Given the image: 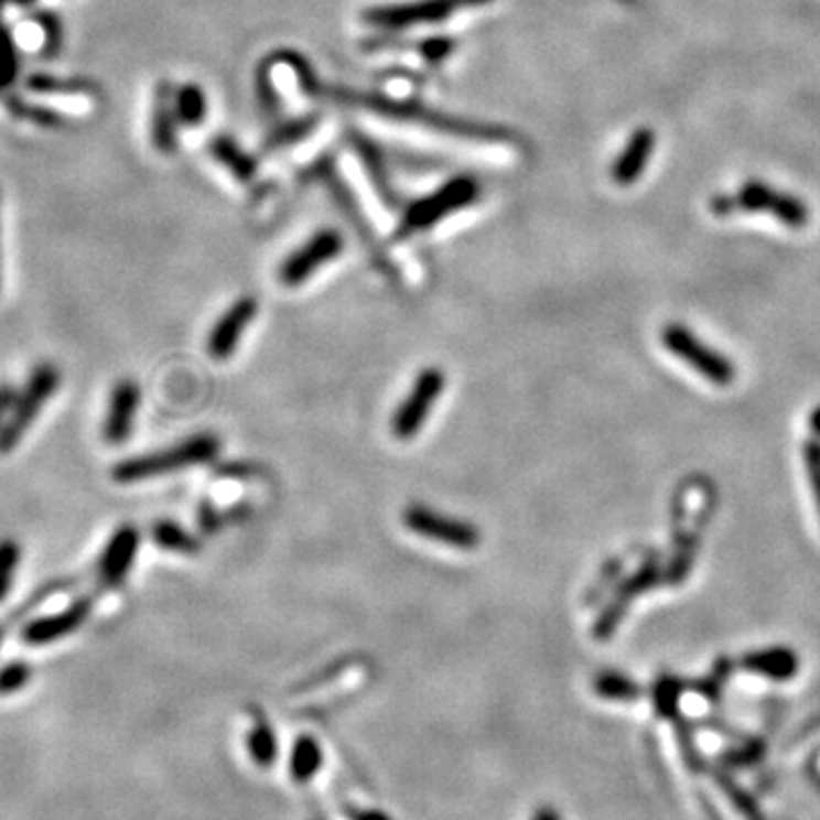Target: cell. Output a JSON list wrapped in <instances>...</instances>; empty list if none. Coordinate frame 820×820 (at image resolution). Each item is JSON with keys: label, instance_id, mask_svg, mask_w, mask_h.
<instances>
[{"label": "cell", "instance_id": "27", "mask_svg": "<svg viewBox=\"0 0 820 820\" xmlns=\"http://www.w3.org/2000/svg\"><path fill=\"white\" fill-rule=\"evenodd\" d=\"M256 100L265 117H277L281 110V96L271 78V60L267 57L256 72Z\"/></svg>", "mask_w": 820, "mask_h": 820}, {"label": "cell", "instance_id": "32", "mask_svg": "<svg viewBox=\"0 0 820 820\" xmlns=\"http://www.w3.org/2000/svg\"><path fill=\"white\" fill-rule=\"evenodd\" d=\"M597 691L600 695L604 698H615V700H629V698H636V689L634 683L621 675H602L597 679Z\"/></svg>", "mask_w": 820, "mask_h": 820}, {"label": "cell", "instance_id": "18", "mask_svg": "<svg viewBox=\"0 0 820 820\" xmlns=\"http://www.w3.org/2000/svg\"><path fill=\"white\" fill-rule=\"evenodd\" d=\"M23 87L34 96H78V98H98L100 87L89 78H62L46 72L28 74Z\"/></svg>", "mask_w": 820, "mask_h": 820}, {"label": "cell", "instance_id": "35", "mask_svg": "<svg viewBox=\"0 0 820 820\" xmlns=\"http://www.w3.org/2000/svg\"><path fill=\"white\" fill-rule=\"evenodd\" d=\"M17 395H19V390L12 384H8V381L0 384V427H3L6 420L10 418L14 401H17Z\"/></svg>", "mask_w": 820, "mask_h": 820}, {"label": "cell", "instance_id": "2", "mask_svg": "<svg viewBox=\"0 0 820 820\" xmlns=\"http://www.w3.org/2000/svg\"><path fill=\"white\" fill-rule=\"evenodd\" d=\"M484 194V185L476 176L458 174L442 183L438 190L429 192L422 198L408 203L395 230V239H410L418 233L431 230L447 217L463 213L474 205Z\"/></svg>", "mask_w": 820, "mask_h": 820}, {"label": "cell", "instance_id": "31", "mask_svg": "<svg viewBox=\"0 0 820 820\" xmlns=\"http://www.w3.org/2000/svg\"><path fill=\"white\" fill-rule=\"evenodd\" d=\"M32 679V668L25 661H10L0 668V695H12L25 689Z\"/></svg>", "mask_w": 820, "mask_h": 820}, {"label": "cell", "instance_id": "8", "mask_svg": "<svg viewBox=\"0 0 820 820\" xmlns=\"http://www.w3.org/2000/svg\"><path fill=\"white\" fill-rule=\"evenodd\" d=\"M403 522L416 536H422L431 542L447 544L452 550L472 552L476 550L478 542H482V531H478L476 525L461 518L444 516V512L433 510L424 504L408 506L403 512Z\"/></svg>", "mask_w": 820, "mask_h": 820}, {"label": "cell", "instance_id": "9", "mask_svg": "<svg viewBox=\"0 0 820 820\" xmlns=\"http://www.w3.org/2000/svg\"><path fill=\"white\" fill-rule=\"evenodd\" d=\"M342 251H345V235L337 228L317 230L308 242H303L283 260L279 271L281 283L288 288L303 285L308 279H313L324 265L337 260Z\"/></svg>", "mask_w": 820, "mask_h": 820}, {"label": "cell", "instance_id": "17", "mask_svg": "<svg viewBox=\"0 0 820 820\" xmlns=\"http://www.w3.org/2000/svg\"><path fill=\"white\" fill-rule=\"evenodd\" d=\"M208 151L213 160L222 164L228 174L242 185H251L258 179V160L245 147H239L233 137L228 134L213 137Z\"/></svg>", "mask_w": 820, "mask_h": 820}, {"label": "cell", "instance_id": "20", "mask_svg": "<svg viewBox=\"0 0 820 820\" xmlns=\"http://www.w3.org/2000/svg\"><path fill=\"white\" fill-rule=\"evenodd\" d=\"M0 102H3L6 112L10 117L19 119V121H30L34 126H42V128H64L68 123L66 117L60 115L57 110H51L46 106H37V102H30L19 91H12V94L3 96V98H0Z\"/></svg>", "mask_w": 820, "mask_h": 820}, {"label": "cell", "instance_id": "4", "mask_svg": "<svg viewBox=\"0 0 820 820\" xmlns=\"http://www.w3.org/2000/svg\"><path fill=\"white\" fill-rule=\"evenodd\" d=\"M62 371L53 363H40L28 376V381L17 395L14 408L6 424L0 427V456L19 447L25 431L40 418L46 401L60 390Z\"/></svg>", "mask_w": 820, "mask_h": 820}, {"label": "cell", "instance_id": "13", "mask_svg": "<svg viewBox=\"0 0 820 820\" xmlns=\"http://www.w3.org/2000/svg\"><path fill=\"white\" fill-rule=\"evenodd\" d=\"M140 401H142V390L132 379H121L112 388L108 410H106V420H102V440H106L108 444H115V447L128 442L134 429Z\"/></svg>", "mask_w": 820, "mask_h": 820}, {"label": "cell", "instance_id": "3", "mask_svg": "<svg viewBox=\"0 0 820 820\" xmlns=\"http://www.w3.org/2000/svg\"><path fill=\"white\" fill-rule=\"evenodd\" d=\"M222 450V442L213 433H198L183 442L171 444L166 450L153 454H140L134 458L121 461L112 470V478L117 484H140L151 482V478L166 476L171 472L187 470L194 465L211 463Z\"/></svg>", "mask_w": 820, "mask_h": 820}, {"label": "cell", "instance_id": "21", "mask_svg": "<svg viewBox=\"0 0 820 820\" xmlns=\"http://www.w3.org/2000/svg\"><path fill=\"white\" fill-rule=\"evenodd\" d=\"M174 100H176V112H179V119H181V126L185 128H196L201 126L205 119H208V94H205V89L196 83H183L176 87V94H174Z\"/></svg>", "mask_w": 820, "mask_h": 820}, {"label": "cell", "instance_id": "29", "mask_svg": "<svg viewBox=\"0 0 820 820\" xmlns=\"http://www.w3.org/2000/svg\"><path fill=\"white\" fill-rule=\"evenodd\" d=\"M19 563H21V544L12 538L0 540V604L8 600L12 591Z\"/></svg>", "mask_w": 820, "mask_h": 820}, {"label": "cell", "instance_id": "24", "mask_svg": "<svg viewBox=\"0 0 820 820\" xmlns=\"http://www.w3.org/2000/svg\"><path fill=\"white\" fill-rule=\"evenodd\" d=\"M30 21L37 25L44 34L42 46H40V57L46 60V62L60 57V53L64 48V23H62L60 14L51 12V10H37V12L30 14Z\"/></svg>", "mask_w": 820, "mask_h": 820}, {"label": "cell", "instance_id": "23", "mask_svg": "<svg viewBox=\"0 0 820 820\" xmlns=\"http://www.w3.org/2000/svg\"><path fill=\"white\" fill-rule=\"evenodd\" d=\"M745 666L775 679H789L798 670V659L791 649L773 647L745 659Z\"/></svg>", "mask_w": 820, "mask_h": 820}, {"label": "cell", "instance_id": "37", "mask_svg": "<svg viewBox=\"0 0 820 820\" xmlns=\"http://www.w3.org/2000/svg\"><path fill=\"white\" fill-rule=\"evenodd\" d=\"M12 6H19V8H32L37 0H10Z\"/></svg>", "mask_w": 820, "mask_h": 820}, {"label": "cell", "instance_id": "11", "mask_svg": "<svg viewBox=\"0 0 820 820\" xmlns=\"http://www.w3.org/2000/svg\"><path fill=\"white\" fill-rule=\"evenodd\" d=\"M91 608H94V602L89 597H80L57 613L42 615V618H32L23 625L21 640L30 647L57 643L64 636L80 629L83 623L87 621V615L91 613Z\"/></svg>", "mask_w": 820, "mask_h": 820}, {"label": "cell", "instance_id": "39", "mask_svg": "<svg viewBox=\"0 0 820 820\" xmlns=\"http://www.w3.org/2000/svg\"><path fill=\"white\" fill-rule=\"evenodd\" d=\"M3 634H6V627H0V643H3Z\"/></svg>", "mask_w": 820, "mask_h": 820}, {"label": "cell", "instance_id": "10", "mask_svg": "<svg viewBox=\"0 0 820 820\" xmlns=\"http://www.w3.org/2000/svg\"><path fill=\"white\" fill-rule=\"evenodd\" d=\"M140 531L134 525H121L112 538L108 540L106 550L98 559V586L102 591H112L123 584V579L130 574L137 552H140Z\"/></svg>", "mask_w": 820, "mask_h": 820}, {"label": "cell", "instance_id": "38", "mask_svg": "<svg viewBox=\"0 0 820 820\" xmlns=\"http://www.w3.org/2000/svg\"><path fill=\"white\" fill-rule=\"evenodd\" d=\"M8 3H10V0H0V17H3V10H6Z\"/></svg>", "mask_w": 820, "mask_h": 820}, {"label": "cell", "instance_id": "12", "mask_svg": "<svg viewBox=\"0 0 820 820\" xmlns=\"http://www.w3.org/2000/svg\"><path fill=\"white\" fill-rule=\"evenodd\" d=\"M258 315V301L253 296H239L228 311L215 322L208 337V354L215 360H226L237 352L239 339L245 337L249 324Z\"/></svg>", "mask_w": 820, "mask_h": 820}, {"label": "cell", "instance_id": "1", "mask_svg": "<svg viewBox=\"0 0 820 820\" xmlns=\"http://www.w3.org/2000/svg\"><path fill=\"white\" fill-rule=\"evenodd\" d=\"M301 91L311 98L335 102V106H347V108L381 117L388 121L420 126V128H427L440 134L456 137V140H465V142H482V144H516L518 142V134L506 126L456 117L450 112L435 110L431 106H424L422 100H413V98H392L384 94H369V91H358V89L339 87V85H326L320 80V76H315Z\"/></svg>", "mask_w": 820, "mask_h": 820}, {"label": "cell", "instance_id": "33", "mask_svg": "<svg viewBox=\"0 0 820 820\" xmlns=\"http://www.w3.org/2000/svg\"><path fill=\"white\" fill-rule=\"evenodd\" d=\"M805 465L809 472V484L813 490V499L818 506V516H820V442H807L805 444Z\"/></svg>", "mask_w": 820, "mask_h": 820}, {"label": "cell", "instance_id": "19", "mask_svg": "<svg viewBox=\"0 0 820 820\" xmlns=\"http://www.w3.org/2000/svg\"><path fill=\"white\" fill-rule=\"evenodd\" d=\"M322 123V115L320 112H313V115H301V117H294V119H288L279 126H273L269 130V134L265 137L262 142V153H281V151H288L296 144H301L303 140H308Z\"/></svg>", "mask_w": 820, "mask_h": 820}, {"label": "cell", "instance_id": "15", "mask_svg": "<svg viewBox=\"0 0 820 820\" xmlns=\"http://www.w3.org/2000/svg\"><path fill=\"white\" fill-rule=\"evenodd\" d=\"M349 140H352L354 153H356L363 171L367 174L374 192L379 194L381 203H386L388 208H397L399 196L395 192V185H392L390 171H388V164H386V158H384L381 149L376 147L369 140V137H365L363 132H349Z\"/></svg>", "mask_w": 820, "mask_h": 820}, {"label": "cell", "instance_id": "16", "mask_svg": "<svg viewBox=\"0 0 820 820\" xmlns=\"http://www.w3.org/2000/svg\"><path fill=\"white\" fill-rule=\"evenodd\" d=\"M655 144H657V134H655L652 128L643 126V128L634 130V134L629 137V142L625 144L623 153L615 158V162L611 166L613 183H618L621 187L634 185L643 176L647 160L655 151Z\"/></svg>", "mask_w": 820, "mask_h": 820}, {"label": "cell", "instance_id": "22", "mask_svg": "<svg viewBox=\"0 0 820 820\" xmlns=\"http://www.w3.org/2000/svg\"><path fill=\"white\" fill-rule=\"evenodd\" d=\"M21 78V51L12 30L0 23V98L17 91V83Z\"/></svg>", "mask_w": 820, "mask_h": 820}, {"label": "cell", "instance_id": "14", "mask_svg": "<svg viewBox=\"0 0 820 820\" xmlns=\"http://www.w3.org/2000/svg\"><path fill=\"white\" fill-rule=\"evenodd\" d=\"M176 87L169 80L158 83L153 91V112H151V144L162 155H174L179 151V112L174 100Z\"/></svg>", "mask_w": 820, "mask_h": 820}, {"label": "cell", "instance_id": "34", "mask_svg": "<svg viewBox=\"0 0 820 820\" xmlns=\"http://www.w3.org/2000/svg\"><path fill=\"white\" fill-rule=\"evenodd\" d=\"M709 211H711L715 217H730V215H736L734 194H715V196L709 201Z\"/></svg>", "mask_w": 820, "mask_h": 820}, {"label": "cell", "instance_id": "25", "mask_svg": "<svg viewBox=\"0 0 820 820\" xmlns=\"http://www.w3.org/2000/svg\"><path fill=\"white\" fill-rule=\"evenodd\" d=\"M777 190L766 185L764 181H745L741 190L734 194L736 213H773V205L777 198Z\"/></svg>", "mask_w": 820, "mask_h": 820}, {"label": "cell", "instance_id": "26", "mask_svg": "<svg viewBox=\"0 0 820 820\" xmlns=\"http://www.w3.org/2000/svg\"><path fill=\"white\" fill-rule=\"evenodd\" d=\"M153 540L158 542V547H162V550H166V552H176V554H196L198 552L196 538L190 531H185L181 525L169 522V520L155 522Z\"/></svg>", "mask_w": 820, "mask_h": 820}, {"label": "cell", "instance_id": "28", "mask_svg": "<svg viewBox=\"0 0 820 820\" xmlns=\"http://www.w3.org/2000/svg\"><path fill=\"white\" fill-rule=\"evenodd\" d=\"M770 215H775L779 224H784L786 228H794V230H800L809 224L807 203L802 198L794 196V194H786V192L777 194Z\"/></svg>", "mask_w": 820, "mask_h": 820}, {"label": "cell", "instance_id": "30", "mask_svg": "<svg viewBox=\"0 0 820 820\" xmlns=\"http://www.w3.org/2000/svg\"><path fill=\"white\" fill-rule=\"evenodd\" d=\"M456 48H458V42L454 37H447V34H438V37H429V40L420 42V46H418L420 57L429 66H442L444 62H447L454 55Z\"/></svg>", "mask_w": 820, "mask_h": 820}, {"label": "cell", "instance_id": "7", "mask_svg": "<svg viewBox=\"0 0 820 820\" xmlns=\"http://www.w3.org/2000/svg\"><path fill=\"white\" fill-rule=\"evenodd\" d=\"M663 345L666 349L695 369L706 381L715 386H730L734 381V365L723 354L706 347L700 337H695L683 324H668L663 328Z\"/></svg>", "mask_w": 820, "mask_h": 820}, {"label": "cell", "instance_id": "36", "mask_svg": "<svg viewBox=\"0 0 820 820\" xmlns=\"http://www.w3.org/2000/svg\"><path fill=\"white\" fill-rule=\"evenodd\" d=\"M811 429H813V433H818V435H820V408L816 410V413H813V418H811Z\"/></svg>", "mask_w": 820, "mask_h": 820}, {"label": "cell", "instance_id": "5", "mask_svg": "<svg viewBox=\"0 0 820 820\" xmlns=\"http://www.w3.org/2000/svg\"><path fill=\"white\" fill-rule=\"evenodd\" d=\"M493 0H410V3L376 6L363 12V23L376 30H408L418 25H433L447 21L450 17L486 8Z\"/></svg>", "mask_w": 820, "mask_h": 820}, {"label": "cell", "instance_id": "6", "mask_svg": "<svg viewBox=\"0 0 820 820\" xmlns=\"http://www.w3.org/2000/svg\"><path fill=\"white\" fill-rule=\"evenodd\" d=\"M444 386H447V379H444V371L440 367H427L416 376L413 388L408 390L392 416L395 438L413 440L424 429L433 406L444 392Z\"/></svg>", "mask_w": 820, "mask_h": 820}]
</instances>
